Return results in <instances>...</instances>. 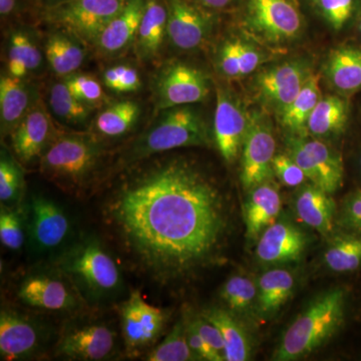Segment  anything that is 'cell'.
Masks as SVG:
<instances>
[{"mask_svg": "<svg viewBox=\"0 0 361 361\" xmlns=\"http://www.w3.org/2000/svg\"><path fill=\"white\" fill-rule=\"evenodd\" d=\"M101 217L128 264L161 286L214 262L228 229L219 188L182 158L125 176L102 203Z\"/></svg>", "mask_w": 361, "mask_h": 361, "instance_id": "1", "label": "cell"}, {"mask_svg": "<svg viewBox=\"0 0 361 361\" xmlns=\"http://www.w3.org/2000/svg\"><path fill=\"white\" fill-rule=\"evenodd\" d=\"M346 293L334 288L313 299L284 332L275 360H301L326 343L341 329L345 315Z\"/></svg>", "mask_w": 361, "mask_h": 361, "instance_id": "2", "label": "cell"}, {"mask_svg": "<svg viewBox=\"0 0 361 361\" xmlns=\"http://www.w3.org/2000/svg\"><path fill=\"white\" fill-rule=\"evenodd\" d=\"M56 266L87 302L110 300L122 289L118 265L108 249L94 237L75 242L56 259Z\"/></svg>", "mask_w": 361, "mask_h": 361, "instance_id": "3", "label": "cell"}, {"mask_svg": "<svg viewBox=\"0 0 361 361\" xmlns=\"http://www.w3.org/2000/svg\"><path fill=\"white\" fill-rule=\"evenodd\" d=\"M101 142L85 134L58 135L39 161L40 173L68 193L82 191L101 167Z\"/></svg>", "mask_w": 361, "mask_h": 361, "instance_id": "4", "label": "cell"}, {"mask_svg": "<svg viewBox=\"0 0 361 361\" xmlns=\"http://www.w3.org/2000/svg\"><path fill=\"white\" fill-rule=\"evenodd\" d=\"M165 111L135 145L130 158L142 160L171 149L208 144V132L198 111L189 106Z\"/></svg>", "mask_w": 361, "mask_h": 361, "instance_id": "5", "label": "cell"}, {"mask_svg": "<svg viewBox=\"0 0 361 361\" xmlns=\"http://www.w3.org/2000/svg\"><path fill=\"white\" fill-rule=\"evenodd\" d=\"M128 0H65L40 11L45 23L87 42L97 39Z\"/></svg>", "mask_w": 361, "mask_h": 361, "instance_id": "6", "label": "cell"}, {"mask_svg": "<svg viewBox=\"0 0 361 361\" xmlns=\"http://www.w3.org/2000/svg\"><path fill=\"white\" fill-rule=\"evenodd\" d=\"M168 319L167 311L146 302L139 291L130 292L120 308L121 332L128 355L139 356L153 348Z\"/></svg>", "mask_w": 361, "mask_h": 361, "instance_id": "7", "label": "cell"}, {"mask_svg": "<svg viewBox=\"0 0 361 361\" xmlns=\"http://www.w3.org/2000/svg\"><path fill=\"white\" fill-rule=\"evenodd\" d=\"M16 295L21 303L35 310L68 312L84 301L71 280L58 268L37 271L21 280Z\"/></svg>", "mask_w": 361, "mask_h": 361, "instance_id": "8", "label": "cell"}, {"mask_svg": "<svg viewBox=\"0 0 361 361\" xmlns=\"http://www.w3.org/2000/svg\"><path fill=\"white\" fill-rule=\"evenodd\" d=\"M275 149L274 133L268 118L260 114L252 115L241 151V182L246 191L272 180Z\"/></svg>", "mask_w": 361, "mask_h": 361, "instance_id": "9", "label": "cell"}, {"mask_svg": "<svg viewBox=\"0 0 361 361\" xmlns=\"http://www.w3.org/2000/svg\"><path fill=\"white\" fill-rule=\"evenodd\" d=\"M246 18L254 32L273 44L296 39L302 30L295 0H246Z\"/></svg>", "mask_w": 361, "mask_h": 361, "instance_id": "10", "label": "cell"}, {"mask_svg": "<svg viewBox=\"0 0 361 361\" xmlns=\"http://www.w3.org/2000/svg\"><path fill=\"white\" fill-rule=\"evenodd\" d=\"M118 334L104 322H80L66 329L56 355L71 360H109L116 353Z\"/></svg>", "mask_w": 361, "mask_h": 361, "instance_id": "11", "label": "cell"}, {"mask_svg": "<svg viewBox=\"0 0 361 361\" xmlns=\"http://www.w3.org/2000/svg\"><path fill=\"white\" fill-rule=\"evenodd\" d=\"M210 92L206 75L184 63H174L161 71L156 82L157 109L167 110L205 101Z\"/></svg>", "mask_w": 361, "mask_h": 361, "instance_id": "12", "label": "cell"}, {"mask_svg": "<svg viewBox=\"0 0 361 361\" xmlns=\"http://www.w3.org/2000/svg\"><path fill=\"white\" fill-rule=\"evenodd\" d=\"M168 7L167 35L182 51L201 47L213 28V16L193 0H166Z\"/></svg>", "mask_w": 361, "mask_h": 361, "instance_id": "13", "label": "cell"}, {"mask_svg": "<svg viewBox=\"0 0 361 361\" xmlns=\"http://www.w3.org/2000/svg\"><path fill=\"white\" fill-rule=\"evenodd\" d=\"M30 245L37 253H47L59 248L71 231V221L65 211L51 199L33 196L30 204Z\"/></svg>", "mask_w": 361, "mask_h": 361, "instance_id": "14", "label": "cell"}, {"mask_svg": "<svg viewBox=\"0 0 361 361\" xmlns=\"http://www.w3.org/2000/svg\"><path fill=\"white\" fill-rule=\"evenodd\" d=\"M42 326L18 311L0 313V356L2 360H27L37 355L44 344Z\"/></svg>", "mask_w": 361, "mask_h": 361, "instance_id": "15", "label": "cell"}, {"mask_svg": "<svg viewBox=\"0 0 361 361\" xmlns=\"http://www.w3.org/2000/svg\"><path fill=\"white\" fill-rule=\"evenodd\" d=\"M249 121L250 116H247L238 101L225 90L218 89L214 135L221 156L227 163H234L241 153Z\"/></svg>", "mask_w": 361, "mask_h": 361, "instance_id": "16", "label": "cell"}, {"mask_svg": "<svg viewBox=\"0 0 361 361\" xmlns=\"http://www.w3.org/2000/svg\"><path fill=\"white\" fill-rule=\"evenodd\" d=\"M11 134L14 154L25 165L40 161L56 137L51 116L42 106L35 104Z\"/></svg>", "mask_w": 361, "mask_h": 361, "instance_id": "17", "label": "cell"}, {"mask_svg": "<svg viewBox=\"0 0 361 361\" xmlns=\"http://www.w3.org/2000/svg\"><path fill=\"white\" fill-rule=\"evenodd\" d=\"M299 61H287L259 73L256 87L263 99L281 113L294 101L310 77Z\"/></svg>", "mask_w": 361, "mask_h": 361, "instance_id": "18", "label": "cell"}, {"mask_svg": "<svg viewBox=\"0 0 361 361\" xmlns=\"http://www.w3.org/2000/svg\"><path fill=\"white\" fill-rule=\"evenodd\" d=\"M307 244L305 233L295 225L285 221L274 222L259 237L256 255L264 264L294 262L301 258Z\"/></svg>", "mask_w": 361, "mask_h": 361, "instance_id": "19", "label": "cell"}, {"mask_svg": "<svg viewBox=\"0 0 361 361\" xmlns=\"http://www.w3.org/2000/svg\"><path fill=\"white\" fill-rule=\"evenodd\" d=\"M146 0H128L115 18L97 35L94 44L106 56L120 54L134 42Z\"/></svg>", "mask_w": 361, "mask_h": 361, "instance_id": "20", "label": "cell"}, {"mask_svg": "<svg viewBox=\"0 0 361 361\" xmlns=\"http://www.w3.org/2000/svg\"><path fill=\"white\" fill-rule=\"evenodd\" d=\"M249 192L244 209V222L247 238L255 240L276 220L281 211V195L272 180L258 185Z\"/></svg>", "mask_w": 361, "mask_h": 361, "instance_id": "21", "label": "cell"}, {"mask_svg": "<svg viewBox=\"0 0 361 361\" xmlns=\"http://www.w3.org/2000/svg\"><path fill=\"white\" fill-rule=\"evenodd\" d=\"M295 211L304 224L322 235H329L334 229L336 216V201L331 194L314 184L306 185L299 190L295 198Z\"/></svg>", "mask_w": 361, "mask_h": 361, "instance_id": "22", "label": "cell"}, {"mask_svg": "<svg viewBox=\"0 0 361 361\" xmlns=\"http://www.w3.org/2000/svg\"><path fill=\"white\" fill-rule=\"evenodd\" d=\"M325 75L337 92L350 96L361 90V47L346 45L334 49L325 65Z\"/></svg>", "mask_w": 361, "mask_h": 361, "instance_id": "23", "label": "cell"}, {"mask_svg": "<svg viewBox=\"0 0 361 361\" xmlns=\"http://www.w3.org/2000/svg\"><path fill=\"white\" fill-rule=\"evenodd\" d=\"M167 25L168 7L166 0H146L135 40L140 56L151 59L158 54L167 35Z\"/></svg>", "mask_w": 361, "mask_h": 361, "instance_id": "24", "label": "cell"}, {"mask_svg": "<svg viewBox=\"0 0 361 361\" xmlns=\"http://www.w3.org/2000/svg\"><path fill=\"white\" fill-rule=\"evenodd\" d=\"M295 287V277L290 271L273 269L261 275L257 283L255 308L260 317H270L290 299Z\"/></svg>", "mask_w": 361, "mask_h": 361, "instance_id": "25", "label": "cell"}, {"mask_svg": "<svg viewBox=\"0 0 361 361\" xmlns=\"http://www.w3.org/2000/svg\"><path fill=\"white\" fill-rule=\"evenodd\" d=\"M23 78L2 75L0 80V118L2 134L13 132L35 103Z\"/></svg>", "mask_w": 361, "mask_h": 361, "instance_id": "26", "label": "cell"}, {"mask_svg": "<svg viewBox=\"0 0 361 361\" xmlns=\"http://www.w3.org/2000/svg\"><path fill=\"white\" fill-rule=\"evenodd\" d=\"M202 315L219 329L225 343L227 361H245L251 355V341L243 325L230 310L212 307L204 310Z\"/></svg>", "mask_w": 361, "mask_h": 361, "instance_id": "27", "label": "cell"}, {"mask_svg": "<svg viewBox=\"0 0 361 361\" xmlns=\"http://www.w3.org/2000/svg\"><path fill=\"white\" fill-rule=\"evenodd\" d=\"M348 120V103L338 96L323 97L308 118L307 130L316 137L341 135Z\"/></svg>", "mask_w": 361, "mask_h": 361, "instance_id": "28", "label": "cell"}, {"mask_svg": "<svg viewBox=\"0 0 361 361\" xmlns=\"http://www.w3.org/2000/svg\"><path fill=\"white\" fill-rule=\"evenodd\" d=\"M302 137L303 146L314 161L318 174L317 186L329 194L336 193L343 184L344 169L338 153L319 140Z\"/></svg>", "mask_w": 361, "mask_h": 361, "instance_id": "29", "label": "cell"}, {"mask_svg": "<svg viewBox=\"0 0 361 361\" xmlns=\"http://www.w3.org/2000/svg\"><path fill=\"white\" fill-rule=\"evenodd\" d=\"M320 99L319 75H310L294 101L280 113L282 126L292 134L302 135L307 130L308 118Z\"/></svg>", "mask_w": 361, "mask_h": 361, "instance_id": "30", "label": "cell"}, {"mask_svg": "<svg viewBox=\"0 0 361 361\" xmlns=\"http://www.w3.org/2000/svg\"><path fill=\"white\" fill-rule=\"evenodd\" d=\"M45 56L54 73L70 75L82 65L85 54L82 45L75 39L63 33H54L47 39Z\"/></svg>", "mask_w": 361, "mask_h": 361, "instance_id": "31", "label": "cell"}, {"mask_svg": "<svg viewBox=\"0 0 361 361\" xmlns=\"http://www.w3.org/2000/svg\"><path fill=\"white\" fill-rule=\"evenodd\" d=\"M39 47L27 35L18 30L11 35L7 51V71L13 77L23 78L42 65Z\"/></svg>", "mask_w": 361, "mask_h": 361, "instance_id": "32", "label": "cell"}, {"mask_svg": "<svg viewBox=\"0 0 361 361\" xmlns=\"http://www.w3.org/2000/svg\"><path fill=\"white\" fill-rule=\"evenodd\" d=\"M140 115V106L135 102H118L111 104L97 115L94 128L104 137H121L134 127Z\"/></svg>", "mask_w": 361, "mask_h": 361, "instance_id": "33", "label": "cell"}, {"mask_svg": "<svg viewBox=\"0 0 361 361\" xmlns=\"http://www.w3.org/2000/svg\"><path fill=\"white\" fill-rule=\"evenodd\" d=\"M49 103L52 113L59 120L75 127L85 126L92 115V106L75 99L66 82L52 85Z\"/></svg>", "mask_w": 361, "mask_h": 361, "instance_id": "34", "label": "cell"}, {"mask_svg": "<svg viewBox=\"0 0 361 361\" xmlns=\"http://www.w3.org/2000/svg\"><path fill=\"white\" fill-rule=\"evenodd\" d=\"M324 262L334 272H350L361 266V234L344 235L332 240Z\"/></svg>", "mask_w": 361, "mask_h": 361, "instance_id": "35", "label": "cell"}, {"mask_svg": "<svg viewBox=\"0 0 361 361\" xmlns=\"http://www.w3.org/2000/svg\"><path fill=\"white\" fill-rule=\"evenodd\" d=\"M149 361H188L198 360L187 341L185 317L176 323L167 337L149 350L147 355Z\"/></svg>", "mask_w": 361, "mask_h": 361, "instance_id": "36", "label": "cell"}, {"mask_svg": "<svg viewBox=\"0 0 361 361\" xmlns=\"http://www.w3.org/2000/svg\"><path fill=\"white\" fill-rule=\"evenodd\" d=\"M220 296L232 313L244 314L256 303L257 283L251 278L235 275L223 285Z\"/></svg>", "mask_w": 361, "mask_h": 361, "instance_id": "37", "label": "cell"}, {"mask_svg": "<svg viewBox=\"0 0 361 361\" xmlns=\"http://www.w3.org/2000/svg\"><path fill=\"white\" fill-rule=\"evenodd\" d=\"M25 180L20 166L13 157L2 149L0 159V200L2 205H13L20 200Z\"/></svg>", "mask_w": 361, "mask_h": 361, "instance_id": "38", "label": "cell"}, {"mask_svg": "<svg viewBox=\"0 0 361 361\" xmlns=\"http://www.w3.org/2000/svg\"><path fill=\"white\" fill-rule=\"evenodd\" d=\"M65 82L73 97L87 106H101L106 101L103 87L92 75L73 73L68 75Z\"/></svg>", "mask_w": 361, "mask_h": 361, "instance_id": "39", "label": "cell"}, {"mask_svg": "<svg viewBox=\"0 0 361 361\" xmlns=\"http://www.w3.org/2000/svg\"><path fill=\"white\" fill-rule=\"evenodd\" d=\"M0 240L9 250L18 251L25 243L23 219L11 207L1 205L0 211Z\"/></svg>", "mask_w": 361, "mask_h": 361, "instance_id": "40", "label": "cell"}, {"mask_svg": "<svg viewBox=\"0 0 361 361\" xmlns=\"http://www.w3.org/2000/svg\"><path fill=\"white\" fill-rule=\"evenodd\" d=\"M106 87L116 92H132L141 87L139 73L133 66L118 65L108 68L104 73Z\"/></svg>", "mask_w": 361, "mask_h": 361, "instance_id": "41", "label": "cell"}, {"mask_svg": "<svg viewBox=\"0 0 361 361\" xmlns=\"http://www.w3.org/2000/svg\"><path fill=\"white\" fill-rule=\"evenodd\" d=\"M318 8L334 30L346 25L355 11V0H314Z\"/></svg>", "mask_w": 361, "mask_h": 361, "instance_id": "42", "label": "cell"}, {"mask_svg": "<svg viewBox=\"0 0 361 361\" xmlns=\"http://www.w3.org/2000/svg\"><path fill=\"white\" fill-rule=\"evenodd\" d=\"M272 166L273 172L285 186L298 187L307 180L302 169L289 155H275Z\"/></svg>", "mask_w": 361, "mask_h": 361, "instance_id": "43", "label": "cell"}, {"mask_svg": "<svg viewBox=\"0 0 361 361\" xmlns=\"http://www.w3.org/2000/svg\"><path fill=\"white\" fill-rule=\"evenodd\" d=\"M337 221L344 229L361 234V189L346 197Z\"/></svg>", "mask_w": 361, "mask_h": 361, "instance_id": "44", "label": "cell"}, {"mask_svg": "<svg viewBox=\"0 0 361 361\" xmlns=\"http://www.w3.org/2000/svg\"><path fill=\"white\" fill-rule=\"evenodd\" d=\"M189 322L197 329V331L207 341V343L220 353L221 355L225 356V343L223 339L222 334H221L219 329L213 324L212 322H209L203 315H189L186 316ZM226 360V358H225Z\"/></svg>", "mask_w": 361, "mask_h": 361, "instance_id": "45", "label": "cell"}, {"mask_svg": "<svg viewBox=\"0 0 361 361\" xmlns=\"http://www.w3.org/2000/svg\"><path fill=\"white\" fill-rule=\"evenodd\" d=\"M185 322H186V334L187 341L189 343L190 348L192 351L197 356L198 360H208V361H223L225 360V356L221 355L217 350L211 348L205 339L200 336L197 329H195L193 325L189 322L186 316H184Z\"/></svg>", "mask_w": 361, "mask_h": 361, "instance_id": "46", "label": "cell"}, {"mask_svg": "<svg viewBox=\"0 0 361 361\" xmlns=\"http://www.w3.org/2000/svg\"><path fill=\"white\" fill-rule=\"evenodd\" d=\"M219 66L226 77L240 78L239 39L229 40L223 45L219 56Z\"/></svg>", "mask_w": 361, "mask_h": 361, "instance_id": "47", "label": "cell"}, {"mask_svg": "<svg viewBox=\"0 0 361 361\" xmlns=\"http://www.w3.org/2000/svg\"><path fill=\"white\" fill-rule=\"evenodd\" d=\"M240 78L246 77L260 66L262 56L248 42L239 39Z\"/></svg>", "mask_w": 361, "mask_h": 361, "instance_id": "48", "label": "cell"}, {"mask_svg": "<svg viewBox=\"0 0 361 361\" xmlns=\"http://www.w3.org/2000/svg\"><path fill=\"white\" fill-rule=\"evenodd\" d=\"M25 0H0V16L2 18H13L20 13Z\"/></svg>", "mask_w": 361, "mask_h": 361, "instance_id": "49", "label": "cell"}, {"mask_svg": "<svg viewBox=\"0 0 361 361\" xmlns=\"http://www.w3.org/2000/svg\"><path fill=\"white\" fill-rule=\"evenodd\" d=\"M199 6L208 9H223L233 4L234 0H193Z\"/></svg>", "mask_w": 361, "mask_h": 361, "instance_id": "50", "label": "cell"}, {"mask_svg": "<svg viewBox=\"0 0 361 361\" xmlns=\"http://www.w3.org/2000/svg\"><path fill=\"white\" fill-rule=\"evenodd\" d=\"M63 1H65V0H35V4L39 7L40 11H42V9L56 6V4H61V2Z\"/></svg>", "mask_w": 361, "mask_h": 361, "instance_id": "51", "label": "cell"}, {"mask_svg": "<svg viewBox=\"0 0 361 361\" xmlns=\"http://www.w3.org/2000/svg\"><path fill=\"white\" fill-rule=\"evenodd\" d=\"M360 32H361V20H360Z\"/></svg>", "mask_w": 361, "mask_h": 361, "instance_id": "52", "label": "cell"}, {"mask_svg": "<svg viewBox=\"0 0 361 361\" xmlns=\"http://www.w3.org/2000/svg\"><path fill=\"white\" fill-rule=\"evenodd\" d=\"M360 164H361V161H360Z\"/></svg>", "mask_w": 361, "mask_h": 361, "instance_id": "53", "label": "cell"}]
</instances>
